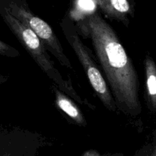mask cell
I'll list each match as a JSON object with an SVG mask.
<instances>
[{"label": "cell", "instance_id": "6da1fadb", "mask_svg": "<svg viewBox=\"0 0 156 156\" xmlns=\"http://www.w3.org/2000/svg\"><path fill=\"white\" fill-rule=\"evenodd\" d=\"M91 41L118 109L136 117L141 114L140 82L135 66L111 26L94 13L79 24Z\"/></svg>", "mask_w": 156, "mask_h": 156}, {"label": "cell", "instance_id": "7a4b0ae2", "mask_svg": "<svg viewBox=\"0 0 156 156\" xmlns=\"http://www.w3.org/2000/svg\"><path fill=\"white\" fill-rule=\"evenodd\" d=\"M0 14L5 24L19 41L21 45L28 52L40 68L56 85H58L61 91L65 92L69 97L72 98L78 103L86 105L91 109H94V105L89 103L87 100L82 99L77 94L70 80H66L62 77L47 53L45 46L36 34L11 15L2 5L0 6Z\"/></svg>", "mask_w": 156, "mask_h": 156}, {"label": "cell", "instance_id": "3957f363", "mask_svg": "<svg viewBox=\"0 0 156 156\" xmlns=\"http://www.w3.org/2000/svg\"><path fill=\"white\" fill-rule=\"evenodd\" d=\"M61 26L66 38L82 64L90 84L97 96L108 110L112 111H117V107L112 93L98 67L91 57L88 47L82 43L79 37L74 24L66 19L62 21Z\"/></svg>", "mask_w": 156, "mask_h": 156}, {"label": "cell", "instance_id": "277c9868", "mask_svg": "<svg viewBox=\"0 0 156 156\" xmlns=\"http://www.w3.org/2000/svg\"><path fill=\"white\" fill-rule=\"evenodd\" d=\"M11 15L33 30L48 50L63 66L73 69L60 41L48 23L35 15L24 0H6L2 5Z\"/></svg>", "mask_w": 156, "mask_h": 156}, {"label": "cell", "instance_id": "5b68a950", "mask_svg": "<svg viewBox=\"0 0 156 156\" xmlns=\"http://www.w3.org/2000/svg\"><path fill=\"white\" fill-rule=\"evenodd\" d=\"M104 13L109 18L127 23V15H131L132 8L128 0H94Z\"/></svg>", "mask_w": 156, "mask_h": 156}, {"label": "cell", "instance_id": "8992f818", "mask_svg": "<svg viewBox=\"0 0 156 156\" xmlns=\"http://www.w3.org/2000/svg\"><path fill=\"white\" fill-rule=\"evenodd\" d=\"M146 99L151 111L156 113V65L149 55L145 59Z\"/></svg>", "mask_w": 156, "mask_h": 156}, {"label": "cell", "instance_id": "52a82bcc", "mask_svg": "<svg viewBox=\"0 0 156 156\" xmlns=\"http://www.w3.org/2000/svg\"><path fill=\"white\" fill-rule=\"evenodd\" d=\"M55 101L58 108L68 115L73 121L80 126H86V120L79 108L63 93L54 88Z\"/></svg>", "mask_w": 156, "mask_h": 156}, {"label": "cell", "instance_id": "ba28073f", "mask_svg": "<svg viewBox=\"0 0 156 156\" xmlns=\"http://www.w3.org/2000/svg\"><path fill=\"white\" fill-rule=\"evenodd\" d=\"M0 55L8 57H17L19 56V52L13 47H11L0 40Z\"/></svg>", "mask_w": 156, "mask_h": 156}, {"label": "cell", "instance_id": "9c48e42d", "mask_svg": "<svg viewBox=\"0 0 156 156\" xmlns=\"http://www.w3.org/2000/svg\"><path fill=\"white\" fill-rule=\"evenodd\" d=\"M83 156H101V155L98 152H95V151L91 150L85 152V153L83 155Z\"/></svg>", "mask_w": 156, "mask_h": 156}, {"label": "cell", "instance_id": "30bf717a", "mask_svg": "<svg viewBox=\"0 0 156 156\" xmlns=\"http://www.w3.org/2000/svg\"><path fill=\"white\" fill-rule=\"evenodd\" d=\"M149 156H156V145L153 147L152 152H151V154Z\"/></svg>", "mask_w": 156, "mask_h": 156}, {"label": "cell", "instance_id": "8fae6325", "mask_svg": "<svg viewBox=\"0 0 156 156\" xmlns=\"http://www.w3.org/2000/svg\"><path fill=\"white\" fill-rule=\"evenodd\" d=\"M3 82H4V78H3L2 76H0V85H1Z\"/></svg>", "mask_w": 156, "mask_h": 156}]
</instances>
